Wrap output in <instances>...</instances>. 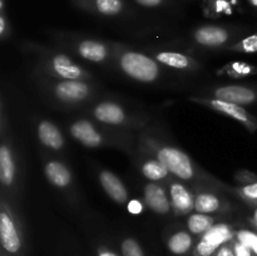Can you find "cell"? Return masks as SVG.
Here are the masks:
<instances>
[{
	"label": "cell",
	"instance_id": "obj_1",
	"mask_svg": "<svg viewBox=\"0 0 257 256\" xmlns=\"http://www.w3.org/2000/svg\"><path fill=\"white\" fill-rule=\"evenodd\" d=\"M137 148L157 157L172 176L192 186L193 190L211 187L216 190H230L227 185L201 168L187 153L162 137L153 127H146L137 135Z\"/></svg>",
	"mask_w": 257,
	"mask_h": 256
},
{
	"label": "cell",
	"instance_id": "obj_2",
	"mask_svg": "<svg viewBox=\"0 0 257 256\" xmlns=\"http://www.w3.org/2000/svg\"><path fill=\"white\" fill-rule=\"evenodd\" d=\"M70 137L87 148H115L133 156L137 147V135L95 122L87 115L75 117L67 125Z\"/></svg>",
	"mask_w": 257,
	"mask_h": 256
},
{
	"label": "cell",
	"instance_id": "obj_3",
	"mask_svg": "<svg viewBox=\"0 0 257 256\" xmlns=\"http://www.w3.org/2000/svg\"><path fill=\"white\" fill-rule=\"evenodd\" d=\"M34 83L45 102L60 109L83 110L99 95V85L94 80L57 79L34 74Z\"/></svg>",
	"mask_w": 257,
	"mask_h": 256
},
{
	"label": "cell",
	"instance_id": "obj_4",
	"mask_svg": "<svg viewBox=\"0 0 257 256\" xmlns=\"http://www.w3.org/2000/svg\"><path fill=\"white\" fill-rule=\"evenodd\" d=\"M22 49L35 58V75L57 79L94 80V74L77 62L69 53L45 47L35 42H24Z\"/></svg>",
	"mask_w": 257,
	"mask_h": 256
},
{
	"label": "cell",
	"instance_id": "obj_5",
	"mask_svg": "<svg viewBox=\"0 0 257 256\" xmlns=\"http://www.w3.org/2000/svg\"><path fill=\"white\" fill-rule=\"evenodd\" d=\"M52 39L73 57L97 65H114L115 43L79 33L52 30Z\"/></svg>",
	"mask_w": 257,
	"mask_h": 256
},
{
	"label": "cell",
	"instance_id": "obj_6",
	"mask_svg": "<svg viewBox=\"0 0 257 256\" xmlns=\"http://www.w3.org/2000/svg\"><path fill=\"white\" fill-rule=\"evenodd\" d=\"M83 113L98 123L132 132L145 130L151 122V118L143 112L132 109L112 98H98L84 108Z\"/></svg>",
	"mask_w": 257,
	"mask_h": 256
},
{
	"label": "cell",
	"instance_id": "obj_7",
	"mask_svg": "<svg viewBox=\"0 0 257 256\" xmlns=\"http://www.w3.org/2000/svg\"><path fill=\"white\" fill-rule=\"evenodd\" d=\"M114 65L125 77L140 83H155L162 77V65L151 54L115 43Z\"/></svg>",
	"mask_w": 257,
	"mask_h": 256
},
{
	"label": "cell",
	"instance_id": "obj_8",
	"mask_svg": "<svg viewBox=\"0 0 257 256\" xmlns=\"http://www.w3.org/2000/svg\"><path fill=\"white\" fill-rule=\"evenodd\" d=\"M0 243L8 256H23L25 248L22 221L13 207V201L2 195L0 201Z\"/></svg>",
	"mask_w": 257,
	"mask_h": 256
},
{
	"label": "cell",
	"instance_id": "obj_9",
	"mask_svg": "<svg viewBox=\"0 0 257 256\" xmlns=\"http://www.w3.org/2000/svg\"><path fill=\"white\" fill-rule=\"evenodd\" d=\"M246 28L230 27V25L205 24L200 25L191 33V40L195 45L205 49H222L226 50L228 47L242 39Z\"/></svg>",
	"mask_w": 257,
	"mask_h": 256
},
{
	"label": "cell",
	"instance_id": "obj_10",
	"mask_svg": "<svg viewBox=\"0 0 257 256\" xmlns=\"http://www.w3.org/2000/svg\"><path fill=\"white\" fill-rule=\"evenodd\" d=\"M22 182V170L20 161L15 153L10 137H7L5 131L2 132V145H0V183L2 195L9 200H15L20 191Z\"/></svg>",
	"mask_w": 257,
	"mask_h": 256
},
{
	"label": "cell",
	"instance_id": "obj_11",
	"mask_svg": "<svg viewBox=\"0 0 257 256\" xmlns=\"http://www.w3.org/2000/svg\"><path fill=\"white\" fill-rule=\"evenodd\" d=\"M187 99L190 102H193L200 105H205L208 109L215 110V112L220 113V114H223L226 117L237 120L250 133H253L257 131V117L251 112H248L243 105L227 102V100L217 99V98L202 97V95H191Z\"/></svg>",
	"mask_w": 257,
	"mask_h": 256
},
{
	"label": "cell",
	"instance_id": "obj_12",
	"mask_svg": "<svg viewBox=\"0 0 257 256\" xmlns=\"http://www.w3.org/2000/svg\"><path fill=\"white\" fill-rule=\"evenodd\" d=\"M45 178L48 182L65 196L70 202L75 198V181L72 170L63 161L48 157L43 166Z\"/></svg>",
	"mask_w": 257,
	"mask_h": 256
},
{
	"label": "cell",
	"instance_id": "obj_13",
	"mask_svg": "<svg viewBox=\"0 0 257 256\" xmlns=\"http://www.w3.org/2000/svg\"><path fill=\"white\" fill-rule=\"evenodd\" d=\"M202 97L217 98L227 100L236 104L252 105L257 103V85L256 84H222L210 87L201 92Z\"/></svg>",
	"mask_w": 257,
	"mask_h": 256
},
{
	"label": "cell",
	"instance_id": "obj_14",
	"mask_svg": "<svg viewBox=\"0 0 257 256\" xmlns=\"http://www.w3.org/2000/svg\"><path fill=\"white\" fill-rule=\"evenodd\" d=\"M235 238V231L228 223H216L210 231L201 236L192 251L193 256H213L226 242Z\"/></svg>",
	"mask_w": 257,
	"mask_h": 256
},
{
	"label": "cell",
	"instance_id": "obj_15",
	"mask_svg": "<svg viewBox=\"0 0 257 256\" xmlns=\"http://www.w3.org/2000/svg\"><path fill=\"white\" fill-rule=\"evenodd\" d=\"M133 156L136 158L138 171L146 180H148V182H158L167 185L173 178L172 173L168 171V168L151 153L136 147Z\"/></svg>",
	"mask_w": 257,
	"mask_h": 256
},
{
	"label": "cell",
	"instance_id": "obj_16",
	"mask_svg": "<svg viewBox=\"0 0 257 256\" xmlns=\"http://www.w3.org/2000/svg\"><path fill=\"white\" fill-rule=\"evenodd\" d=\"M150 54L160 63L162 67L170 68L172 70H178L183 73L197 72L202 68L201 63L192 55L177 50L158 49L150 50Z\"/></svg>",
	"mask_w": 257,
	"mask_h": 256
},
{
	"label": "cell",
	"instance_id": "obj_17",
	"mask_svg": "<svg viewBox=\"0 0 257 256\" xmlns=\"http://www.w3.org/2000/svg\"><path fill=\"white\" fill-rule=\"evenodd\" d=\"M172 211L177 216H188L195 211V191L183 181L173 177L167 183Z\"/></svg>",
	"mask_w": 257,
	"mask_h": 256
},
{
	"label": "cell",
	"instance_id": "obj_18",
	"mask_svg": "<svg viewBox=\"0 0 257 256\" xmlns=\"http://www.w3.org/2000/svg\"><path fill=\"white\" fill-rule=\"evenodd\" d=\"M73 7L103 18L122 17L127 12L124 0H70Z\"/></svg>",
	"mask_w": 257,
	"mask_h": 256
},
{
	"label": "cell",
	"instance_id": "obj_19",
	"mask_svg": "<svg viewBox=\"0 0 257 256\" xmlns=\"http://www.w3.org/2000/svg\"><path fill=\"white\" fill-rule=\"evenodd\" d=\"M143 202L157 215H167L172 211L167 185L158 182H148L143 188Z\"/></svg>",
	"mask_w": 257,
	"mask_h": 256
},
{
	"label": "cell",
	"instance_id": "obj_20",
	"mask_svg": "<svg viewBox=\"0 0 257 256\" xmlns=\"http://www.w3.org/2000/svg\"><path fill=\"white\" fill-rule=\"evenodd\" d=\"M195 191V212L207 213H222L230 210V205L226 200H223L216 191V188L202 187Z\"/></svg>",
	"mask_w": 257,
	"mask_h": 256
},
{
	"label": "cell",
	"instance_id": "obj_21",
	"mask_svg": "<svg viewBox=\"0 0 257 256\" xmlns=\"http://www.w3.org/2000/svg\"><path fill=\"white\" fill-rule=\"evenodd\" d=\"M35 132H37L38 141L42 143L43 147L54 152H60L64 150L65 137L54 122L45 118L38 119L35 124Z\"/></svg>",
	"mask_w": 257,
	"mask_h": 256
},
{
	"label": "cell",
	"instance_id": "obj_22",
	"mask_svg": "<svg viewBox=\"0 0 257 256\" xmlns=\"http://www.w3.org/2000/svg\"><path fill=\"white\" fill-rule=\"evenodd\" d=\"M98 181H99L103 191L107 193L108 197L114 201L115 203L124 205L131 200L130 192H128L123 181L112 171L105 170V168L98 171Z\"/></svg>",
	"mask_w": 257,
	"mask_h": 256
},
{
	"label": "cell",
	"instance_id": "obj_23",
	"mask_svg": "<svg viewBox=\"0 0 257 256\" xmlns=\"http://www.w3.org/2000/svg\"><path fill=\"white\" fill-rule=\"evenodd\" d=\"M195 246V237L188 230L175 231L167 238V248L173 255H187L188 252L193 251Z\"/></svg>",
	"mask_w": 257,
	"mask_h": 256
},
{
	"label": "cell",
	"instance_id": "obj_24",
	"mask_svg": "<svg viewBox=\"0 0 257 256\" xmlns=\"http://www.w3.org/2000/svg\"><path fill=\"white\" fill-rule=\"evenodd\" d=\"M216 221H217V217L213 215L193 212L187 216L186 226L193 236H202L216 225Z\"/></svg>",
	"mask_w": 257,
	"mask_h": 256
},
{
	"label": "cell",
	"instance_id": "obj_25",
	"mask_svg": "<svg viewBox=\"0 0 257 256\" xmlns=\"http://www.w3.org/2000/svg\"><path fill=\"white\" fill-rule=\"evenodd\" d=\"M218 75H226L232 79H245V78L257 75V65L250 63L235 60L223 65L221 69L217 70Z\"/></svg>",
	"mask_w": 257,
	"mask_h": 256
},
{
	"label": "cell",
	"instance_id": "obj_26",
	"mask_svg": "<svg viewBox=\"0 0 257 256\" xmlns=\"http://www.w3.org/2000/svg\"><path fill=\"white\" fill-rule=\"evenodd\" d=\"M227 52L233 53H245V54H251V53H257V32L248 34L228 47Z\"/></svg>",
	"mask_w": 257,
	"mask_h": 256
},
{
	"label": "cell",
	"instance_id": "obj_27",
	"mask_svg": "<svg viewBox=\"0 0 257 256\" xmlns=\"http://www.w3.org/2000/svg\"><path fill=\"white\" fill-rule=\"evenodd\" d=\"M228 192L235 193L241 200L246 201L252 206H257V181L248 183V185L238 186V187H230Z\"/></svg>",
	"mask_w": 257,
	"mask_h": 256
},
{
	"label": "cell",
	"instance_id": "obj_28",
	"mask_svg": "<svg viewBox=\"0 0 257 256\" xmlns=\"http://www.w3.org/2000/svg\"><path fill=\"white\" fill-rule=\"evenodd\" d=\"M120 252L122 256H146L141 243L133 237L123 238L120 242Z\"/></svg>",
	"mask_w": 257,
	"mask_h": 256
},
{
	"label": "cell",
	"instance_id": "obj_29",
	"mask_svg": "<svg viewBox=\"0 0 257 256\" xmlns=\"http://www.w3.org/2000/svg\"><path fill=\"white\" fill-rule=\"evenodd\" d=\"M235 238L247 247H250L253 252L257 247V228L256 230L241 228V230L235 231Z\"/></svg>",
	"mask_w": 257,
	"mask_h": 256
},
{
	"label": "cell",
	"instance_id": "obj_30",
	"mask_svg": "<svg viewBox=\"0 0 257 256\" xmlns=\"http://www.w3.org/2000/svg\"><path fill=\"white\" fill-rule=\"evenodd\" d=\"M12 35V24L7 15V10L0 12V39L7 40Z\"/></svg>",
	"mask_w": 257,
	"mask_h": 256
},
{
	"label": "cell",
	"instance_id": "obj_31",
	"mask_svg": "<svg viewBox=\"0 0 257 256\" xmlns=\"http://www.w3.org/2000/svg\"><path fill=\"white\" fill-rule=\"evenodd\" d=\"M210 2V10L212 17H220L225 12L230 10V4L227 0H208Z\"/></svg>",
	"mask_w": 257,
	"mask_h": 256
},
{
	"label": "cell",
	"instance_id": "obj_32",
	"mask_svg": "<svg viewBox=\"0 0 257 256\" xmlns=\"http://www.w3.org/2000/svg\"><path fill=\"white\" fill-rule=\"evenodd\" d=\"M235 180L237 181V182L242 183V185H248V183L256 182L257 175L248 170H240L235 175Z\"/></svg>",
	"mask_w": 257,
	"mask_h": 256
},
{
	"label": "cell",
	"instance_id": "obj_33",
	"mask_svg": "<svg viewBox=\"0 0 257 256\" xmlns=\"http://www.w3.org/2000/svg\"><path fill=\"white\" fill-rule=\"evenodd\" d=\"M233 247V252H235V256H252L253 252L250 247H247L246 245L241 243L240 241H237L236 238H233L231 241Z\"/></svg>",
	"mask_w": 257,
	"mask_h": 256
},
{
	"label": "cell",
	"instance_id": "obj_34",
	"mask_svg": "<svg viewBox=\"0 0 257 256\" xmlns=\"http://www.w3.org/2000/svg\"><path fill=\"white\" fill-rule=\"evenodd\" d=\"M128 212L132 213V215H140L145 210V205L142 203V201L137 200V198H132V200L128 201L127 203Z\"/></svg>",
	"mask_w": 257,
	"mask_h": 256
},
{
	"label": "cell",
	"instance_id": "obj_35",
	"mask_svg": "<svg viewBox=\"0 0 257 256\" xmlns=\"http://www.w3.org/2000/svg\"><path fill=\"white\" fill-rule=\"evenodd\" d=\"M167 0H135L140 7L147 8V9H155V8L162 7Z\"/></svg>",
	"mask_w": 257,
	"mask_h": 256
},
{
	"label": "cell",
	"instance_id": "obj_36",
	"mask_svg": "<svg viewBox=\"0 0 257 256\" xmlns=\"http://www.w3.org/2000/svg\"><path fill=\"white\" fill-rule=\"evenodd\" d=\"M213 256H235V252H233V247H232V243L230 242H226L213 253Z\"/></svg>",
	"mask_w": 257,
	"mask_h": 256
},
{
	"label": "cell",
	"instance_id": "obj_37",
	"mask_svg": "<svg viewBox=\"0 0 257 256\" xmlns=\"http://www.w3.org/2000/svg\"><path fill=\"white\" fill-rule=\"evenodd\" d=\"M97 256H119L114 251L104 245H100L97 247Z\"/></svg>",
	"mask_w": 257,
	"mask_h": 256
},
{
	"label": "cell",
	"instance_id": "obj_38",
	"mask_svg": "<svg viewBox=\"0 0 257 256\" xmlns=\"http://www.w3.org/2000/svg\"><path fill=\"white\" fill-rule=\"evenodd\" d=\"M251 223L253 225V227L257 228V206L255 207V210H253L252 217H251Z\"/></svg>",
	"mask_w": 257,
	"mask_h": 256
},
{
	"label": "cell",
	"instance_id": "obj_39",
	"mask_svg": "<svg viewBox=\"0 0 257 256\" xmlns=\"http://www.w3.org/2000/svg\"><path fill=\"white\" fill-rule=\"evenodd\" d=\"M246 2H247L248 4L251 5V7H253V8H257V0H246Z\"/></svg>",
	"mask_w": 257,
	"mask_h": 256
},
{
	"label": "cell",
	"instance_id": "obj_40",
	"mask_svg": "<svg viewBox=\"0 0 257 256\" xmlns=\"http://www.w3.org/2000/svg\"><path fill=\"white\" fill-rule=\"evenodd\" d=\"M5 10V0H0V12Z\"/></svg>",
	"mask_w": 257,
	"mask_h": 256
},
{
	"label": "cell",
	"instance_id": "obj_41",
	"mask_svg": "<svg viewBox=\"0 0 257 256\" xmlns=\"http://www.w3.org/2000/svg\"><path fill=\"white\" fill-rule=\"evenodd\" d=\"M2 256H8V255H7V253H5V252H3Z\"/></svg>",
	"mask_w": 257,
	"mask_h": 256
},
{
	"label": "cell",
	"instance_id": "obj_42",
	"mask_svg": "<svg viewBox=\"0 0 257 256\" xmlns=\"http://www.w3.org/2000/svg\"><path fill=\"white\" fill-rule=\"evenodd\" d=\"M252 256H257V255H255V253H253V255Z\"/></svg>",
	"mask_w": 257,
	"mask_h": 256
}]
</instances>
